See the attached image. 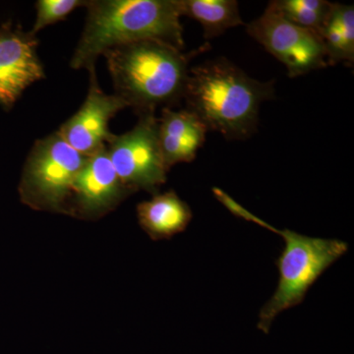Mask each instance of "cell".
I'll list each match as a JSON object with an SVG mask.
<instances>
[{"label": "cell", "mask_w": 354, "mask_h": 354, "mask_svg": "<svg viewBox=\"0 0 354 354\" xmlns=\"http://www.w3.org/2000/svg\"><path fill=\"white\" fill-rule=\"evenodd\" d=\"M85 27L70 66L95 70L104 53L116 46L158 41L183 50V28L176 0H90Z\"/></svg>", "instance_id": "6da1fadb"}, {"label": "cell", "mask_w": 354, "mask_h": 354, "mask_svg": "<svg viewBox=\"0 0 354 354\" xmlns=\"http://www.w3.org/2000/svg\"><path fill=\"white\" fill-rule=\"evenodd\" d=\"M272 82L247 75L225 58L189 69L183 99L209 130L230 140L249 138L255 132L261 104L274 95Z\"/></svg>", "instance_id": "7a4b0ae2"}, {"label": "cell", "mask_w": 354, "mask_h": 354, "mask_svg": "<svg viewBox=\"0 0 354 354\" xmlns=\"http://www.w3.org/2000/svg\"><path fill=\"white\" fill-rule=\"evenodd\" d=\"M204 48L184 53L169 44L142 41L104 53L113 88L139 115L155 113L183 99L191 57Z\"/></svg>", "instance_id": "3957f363"}, {"label": "cell", "mask_w": 354, "mask_h": 354, "mask_svg": "<svg viewBox=\"0 0 354 354\" xmlns=\"http://www.w3.org/2000/svg\"><path fill=\"white\" fill-rule=\"evenodd\" d=\"M214 195L234 216L252 221L283 237L285 248L277 260L279 285L272 297L261 309L258 328L268 333L281 312L304 301L307 291L326 270L348 251L346 242L307 236L290 230H278L239 205L220 188Z\"/></svg>", "instance_id": "277c9868"}, {"label": "cell", "mask_w": 354, "mask_h": 354, "mask_svg": "<svg viewBox=\"0 0 354 354\" xmlns=\"http://www.w3.org/2000/svg\"><path fill=\"white\" fill-rule=\"evenodd\" d=\"M86 158L57 131L37 140L18 186L21 202L35 211L68 216L72 186Z\"/></svg>", "instance_id": "5b68a950"}, {"label": "cell", "mask_w": 354, "mask_h": 354, "mask_svg": "<svg viewBox=\"0 0 354 354\" xmlns=\"http://www.w3.org/2000/svg\"><path fill=\"white\" fill-rule=\"evenodd\" d=\"M106 150L121 181L133 192L145 190L157 194L167 181L169 169L158 143L155 113L139 115L130 131L113 135Z\"/></svg>", "instance_id": "8992f818"}, {"label": "cell", "mask_w": 354, "mask_h": 354, "mask_svg": "<svg viewBox=\"0 0 354 354\" xmlns=\"http://www.w3.org/2000/svg\"><path fill=\"white\" fill-rule=\"evenodd\" d=\"M246 30L285 65L291 78L329 66L319 35L286 19L271 2L259 18L247 25Z\"/></svg>", "instance_id": "52a82bcc"}, {"label": "cell", "mask_w": 354, "mask_h": 354, "mask_svg": "<svg viewBox=\"0 0 354 354\" xmlns=\"http://www.w3.org/2000/svg\"><path fill=\"white\" fill-rule=\"evenodd\" d=\"M133 193L114 169L106 146L102 147L88 156L74 181L68 216L99 220L118 208Z\"/></svg>", "instance_id": "ba28073f"}, {"label": "cell", "mask_w": 354, "mask_h": 354, "mask_svg": "<svg viewBox=\"0 0 354 354\" xmlns=\"http://www.w3.org/2000/svg\"><path fill=\"white\" fill-rule=\"evenodd\" d=\"M31 32L7 21L0 27V106L10 111L26 88L46 77Z\"/></svg>", "instance_id": "9c48e42d"}, {"label": "cell", "mask_w": 354, "mask_h": 354, "mask_svg": "<svg viewBox=\"0 0 354 354\" xmlns=\"http://www.w3.org/2000/svg\"><path fill=\"white\" fill-rule=\"evenodd\" d=\"M88 74L90 87L85 102L57 130L64 141L86 157L106 146L114 135L109 131V121L128 108L127 102L118 95L102 92L95 70Z\"/></svg>", "instance_id": "30bf717a"}, {"label": "cell", "mask_w": 354, "mask_h": 354, "mask_svg": "<svg viewBox=\"0 0 354 354\" xmlns=\"http://www.w3.org/2000/svg\"><path fill=\"white\" fill-rule=\"evenodd\" d=\"M205 123L188 109H162L158 118V137L165 167L171 169L180 162H191L206 141Z\"/></svg>", "instance_id": "8fae6325"}, {"label": "cell", "mask_w": 354, "mask_h": 354, "mask_svg": "<svg viewBox=\"0 0 354 354\" xmlns=\"http://www.w3.org/2000/svg\"><path fill=\"white\" fill-rule=\"evenodd\" d=\"M140 227L153 241H165L181 234L192 221L189 205L174 190L153 195L137 206Z\"/></svg>", "instance_id": "7c38bea8"}, {"label": "cell", "mask_w": 354, "mask_h": 354, "mask_svg": "<svg viewBox=\"0 0 354 354\" xmlns=\"http://www.w3.org/2000/svg\"><path fill=\"white\" fill-rule=\"evenodd\" d=\"M330 65L354 62V6L335 3L318 32Z\"/></svg>", "instance_id": "4fadbf2b"}, {"label": "cell", "mask_w": 354, "mask_h": 354, "mask_svg": "<svg viewBox=\"0 0 354 354\" xmlns=\"http://www.w3.org/2000/svg\"><path fill=\"white\" fill-rule=\"evenodd\" d=\"M180 16L196 20L204 29V38L221 36L230 28L243 25L239 2L235 0H176Z\"/></svg>", "instance_id": "5bb4252c"}, {"label": "cell", "mask_w": 354, "mask_h": 354, "mask_svg": "<svg viewBox=\"0 0 354 354\" xmlns=\"http://www.w3.org/2000/svg\"><path fill=\"white\" fill-rule=\"evenodd\" d=\"M271 4L286 19L317 34L332 6L326 0H274Z\"/></svg>", "instance_id": "9a60e30c"}, {"label": "cell", "mask_w": 354, "mask_h": 354, "mask_svg": "<svg viewBox=\"0 0 354 354\" xmlns=\"http://www.w3.org/2000/svg\"><path fill=\"white\" fill-rule=\"evenodd\" d=\"M83 0H39L36 3L37 17L31 34H37L44 28L66 19L69 14L81 6H86Z\"/></svg>", "instance_id": "2e32d148"}]
</instances>
